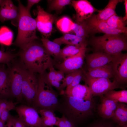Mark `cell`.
<instances>
[{"label":"cell","mask_w":127,"mask_h":127,"mask_svg":"<svg viewBox=\"0 0 127 127\" xmlns=\"http://www.w3.org/2000/svg\"><path fill=\"white\" fill-rule=\"evenodd\" d=\"M34 40L17 53L21 61L26 68L33 72L42 74L53 65L51 56L42 43Z\"/></svg>","instance_id":"1"},{"label":"cell","mask_w":127,"mask_h":127,"mask_svg":"<svg viewBox=\"0 0 127 127\" xmlns=\"http://www.w3.org/2000/svg\"><path fill=\"white\" fill-rule=\"evenodd\" d=\"M19 16L18 23V33L13 44L20 49L25 48L32 41L39 40L36 35L37 29L35 19L33 18L26 7L18 0Z\"/></svg>","instance_id":"2"},{"label":"cell","mask_w":127,"mask_h":127,"mask_svg":"<svg viewBox=\"0 0 127 127\" xmlns=\"http://www.w3.org/2000/svg\"><path fill=\"white\" fill-rule=\"evenodd\" d=\"M64 95V101L58 109L74 124V121L82 120L92 114L94 108L93 99L85 100Z\"/></svg>","instance_id":"3"},{"label":"cell","mask_w":127,"mask_h":127,"mask_svg":"<svg viewBox=\"0 0 127 127\" xmlns=\"http://www.w3.org/2000/svg\"><path fill=\"white\" fill-rule=\"evenodd\" d=\"M127 34H105L102 36H91L89 43L94 52H103L114 56L127 50Z\"/></svg>","instance_id":"4"},{"label":"cell","mask_w":127,"mask_h":127,"mask_svg":"<svg viewBox=\"0 0 127 127\" xmlns=\"http://www.w3.org/2000/svg\"><path fill=\"white\" fill-rule=\"evenodd\" d=\"M58 94L46 79L44 73L38 77V86L32 102L34 106L39 109H46L54 111L60 105Z\"/></svg>","instance_id":"5"},{"label":"cell","mask_w":127,"mask_h":127,"mask_svg":"<svg viewBox=\"0 0 127 127\" xmlns=\"http://www.w3.org/2000/svg\"><path fill=\"white\" fill-rule=\"evenodd\" d=\"M14 59L7 64L8 77L12 97L19 102H22L21 85L24 73L27 69L20 59Z\"/></svg>","instance_id":"6"},{"label":"cell","mask_w":127,"mask_h":127,"mask_svg":"<svg viewBox=\"0 0 127 127\" xmlns=\"http://www.w3.org/2000/svg\"><path fill=\"white\" fill-rule=\"evenodd\" d=\"M83 79L91 90L93 96L104 95L108 91L118 88H123L114 79L111 82L109 79L104 78H93L84 76Z\"/></svg>","instance_id":"7"},{"label":"cell","mask_w":127,"mask_h":127,"mask_svg":"<svg viewBox=\"0 0 127 127\" xmlns=\"http://www.w3.org/2000/svg\"><path fill=\"white\" fill-rule=\"evenodd\" d=\"M15 109L18 117L28 127H44L41 117L34 107L21 104L16 107Z\"/></svg>","instance_id":"8"},{"label":"cell","mask_w":127,"mask_h":127,"mask_svg":"<svg viewBox=\"0 0 127 127\" xmlns=\"http://www.w3.org/2000/svg\"><path fill=\"white\" fill-rule=\"evenodd\" d=\"M37 15L35 19L37 29L42 36L48 38L51 35L53 24L57 20V15L47 12L40 5H37Z\"/></svg>","instance_id":"9"},{"label":"cell","mask_w":127,"mask_h":127,"mask_svg":"<svg viewBox=\"0 0 127 127\" xmlns=\"http://www.w3.org/2000/svg\"><path fill=\"white\" fill-rule=\"evenodd\" d=\"M114 79L119 85L127 83V54L122 52L113 56L110 63Z\"/></svg>","instance_id":"10"},{"label":"cell","mask_w":127,"mask_h":127,"mask_svg":"<svg viewBox=\"0 0 127 127\" xmlns=\"http://www.w3.org/2000/svg\"><path fill=\"white\" fill-rule=\"evenodd\" d=\"M36 73L27 70L23 77L21 93L29 103H32L36 95L38 86V77Z\"/></svg>","instance_id":"11"},{"label":"cell","mask_w":127,"mask_h":127,"mask_svg":"<svg viewBox=\"0 0 127 127\" xmlns=\"http://www.w3.org/2000/svg\"><path fill=\"white\" fill-rule=\"evenodd\" d=\"M87 46L82 47L75 55L55 64V68L67 74L81 68L85 58Z\"/></svg>","instance_id":"12"},{"label":"cell","mask_w":127,"mask_h":127,"mask_svg":"<svg viewBox=\"0 0 127 127\" xmlns=\"http://www.w3.org/2000/svg\"><path fill=\"white\" fill-rule=\"evenodd\" d=\"M83 20L90 36L91 35L92 36L96 33H100L105 34L114 35L124 34L121 30L111 27L106 22L98 20L95 14H93L89 18Z\"/></svg>","instance_id":"13"},{"label":"cell","mask_w":127,"mask_h":127,"mask_svg":"<svg viewBox=\"0 0 127 127\" xmlns=\"http://www.w3.org/2000/svg\"><path fill=\"white\" fill-rule=\"evenodd\" d=\"M71 4L76 12L75 22H81L88 19L98 10L86 0H71Z\"/></svg>","instance_id":"14"},{"label":"cell","mask_w":127,"mask_h":127,"mask_svg":"<svg viewBox=\"0 0 127 127\" xmlns=\"http://www.w3.org/2000/svg\"><path fill=\"white\" fill-rule=\"evenodd\" d=\"M0 5V21L4 22L11 20L13 25L18 26L19 16L18 7L10 0H4Z\"/></svg>","instance_id":"15"},{"label":"cell","mask_w":127,"mask_h":127,"mask_svg":"<svg viewBox=\"0 0 127 127\" xmlns=\"http://www.w3.org/2000/svg\"><path fill=\"white\" fill-rule=\"evenodd\" d=\"M113 56L101 52H95L86 54L87 68L88 70L106 65L110 63Z\"/></svg>","instance_id":"16"},{"label":"cell","mask_w":127,"mask_h":127,"mask_svg":"<svg viewBox=\"0 0 127 127\" xmlns=\"http://www.w3.org/2000/svg\"><path fill=\"white\" fill-rule=\"evenodd\" d=\"M60 93L85 100L93 99L91 91L89 87L86 85L79 84L69 90L62 91Z\"/></svg>","instance_id":"17"},{"label":"cell","mask_w":127,"mask_h":127,"mask_svg":"<svg viewBox=\"0 0 127 127\" xmlns=\"http://www.w3.org/2000/svg\"><path fill=\"white\" fill-rule=\"evenodd\" d=\"M101 101L98 107V112L105 119L111 118L117 108L118 102H116L103 95L100 96Z\"/></svg>","instance_id":"18"},{"label":"cell","mask_w":127,"mask_h":127,"mask_svg":"<svg viewBox=\"0 0 127 127\" xmlns=\"http://www.w3.org/2000/svg\"><path fill=\"white\" fill-rule=\"evenodd\" d=\"M12 97L7 68L2 65L0 66V99Z\"/></svg>","instance_id":"19"},{"label":"cell","mask_w":127,"mask_h":127,"mask_svg":"<svg viewBox=\"0 0 127 127\" xmlns=\"http://www.w3.org/2000/svg\"><path fill=\"white\" fill-rule=\"evenodd\" d=\"M53 42L60 46L62 44L72 45L81 47L87 45V42L86 39L69 33L65 34L59 38L55 39Z\"/></svg>","instance_id":"20"},{"label":"cell","mask_w":127,"mask_h":127,"mask_svg":"<svg viewBox=\"0 0 127 127\" xmlns=\"http://www.w3.org/2000/svg\"><path fill=\"white\" fill-rule=\"evenodd\" d=\"M85 76L91 78L109 79L114 77L110 63L102 66L88 70V72L85 73Z\"/></svg>","instance_id":"21"},{"label":"cell","mask_w":127,"mask_h":127,"mask_svg":"<svg viewBox=\"0 0 127 127\" xmlns=\"http://www.w3.org/2000/svg\"><path fill=\"white\" fill-rule=\"evenodd\" d=\"M122 0H110L106 7L102 10H98V13L95 15L98 20L106 22L111 16L116 14L115 9L117 4L123 1Z\"/></svg>","instance_id":"22"},{"label":"cell","mask_w":127,"mask_h":127,"mask_svg":"<svg viewBox=\"0 0 127 127\" xmlns=\"http://www.w3.org/2000/svg\"><path fill=\"white\" fill-rule=\"evenodd\" d=\"M113 120L118 125L121 126L127 123V106L124 103H119L111 117Z\"/></svg>","instance_id":"23"},{"label":"cell","mask_w":127,"mask_h":127,"mask_svg":"<svg viewBox=\"0 0 127 127\" xmlns=\"http://www.w3.org/2000/svg\"><path fill=\"white\" fill-rule=\"evenodd\" d=\"M106 22L112 28L121 30L127 34V22L124 20L123 17L118 16L116 14L111 16Z\"/></svg>","instance_id":"24"},{"label":"cell","mask_w":127,"mask_h":127,"mask_svg":"<svg viewBox=\"0 0 127 127\" xmlns=\"http://www.w3.org/2000/svg\"><path fill=\"white\" fill-rule=\"evenodd\" d=\"M42 43L48 53L56 60L61 51L60 46L56 43L49 40L42 35L41 39Z\"/></svg>","instance_id":"25"},{"label":"cell","mask_w":127,"mask_h":127,"mask_svg":"<svg viewBox=\"0 0 127 127\" xmlns=\"http://www.w3.org/2000/svg\"><path fill=\"white\" fill-rule=\"evenodd\" d=\"M81 47L74 45H67L61 49L58 56L56 60L61 61V62L77 54Z\"/></svg>","instance_id":"26"},{"label":"cell","mask_w":127,"mask_h":127,"mask_svg":"<svg viewBox=\"0 0 127 127\" xmlns=\"http://www.w3.org/2000/svg\"><path fill=\"white\" fill-rule=\"evenodd\" d=\"M103 95L117 102L127 103V91L126 90L118 91L112 90Z\"/></svg>","instance_id":"27"},{"label":"cell","mask_w":127,"mask_h":127,"mask_svg":"<svg viewBox=\"0 0 127 127\" xmlns=\"http://www.w3.org/2000/svg\"><path fill=\"white\" fill-rule=\"evenodd\" d=\"M74 22L69 18L64 16L58 20L56 23L58 28L65 33H69L72 31Z\"/></svg>","instance_id":"28"},{"label":"cell","mask_w":127,"mask_h":127,"mask_svg":"<svg viewBox=\"0 0 127 127\" xmlns=\"http://www.w3.org/2000/svg\"><path fill=\"white\" fill-rule=\"evenodd\" d=\"M13 33L7 27L3 26L0 28V44L9 46L11 44L13 40Z\"/></svg>","instance_id":"29"},{"label":"cell","mask_w":127,"mask_h":127,"mask_svg":"<svg viewBox=\"0 0 127 127\" xmlns=\"http://www.w3.org/2000/svg\"><path fill=\"white\" fill-rule=\"evenodd\" d=\"M48 4V10L50 11H55L57 13H60L66 5L71 4V0H47Z\"/></svg>","instance_id":"30"},{"label":"cell","mask_w":127,"mask_h":127,"mask_svg":"<svg viewBox=\"0 0 127 127\" xmlns=\"http://www.w3.org/2000/svg\"><path fill=\"white\" fill-rule=\"evenodd\" d=\"M72 31L74 32L76 36L86 39L90 36L84 20L74 22Z\"/></svg>","instance_id":"31"},{"label":"cell","mask_w":127,"mask_h":127,"mask_svg":"<svg viewBox=\"0 0 127 127\" xmlns=\"http://www.w3.org/2000/svg\"><path fill=\"white\" fill-rule=\"evenodd\" d=\"M17 56V53L14 54L9 51L4 52L0 50V63L8 64Z\"/></svg>","instance_id":"32"},{"label":"cell","mask_w":127,"mask_h":127,"mask_svg":"<svg viewBox=\"0 0 127 127\" xmlns=\"http://www.w3.org/2000/svg\"><path fill=\"white\" fill-rule=\"evenodd\" d=\"M83 69L81 68L76 71V73L71 83L67 87L66 90H69L79 84V83L85 75Z\"/></svg>","instance_id":"33"},{"label":"cell","mask_w":127,"mask_h":127,"mask_svg":"<svg viewBox=\"0 0 127 127\" xmlns=\"http://www.w3.org/2000/svg\"><path fill=\"white\" fill-rule=\"evenodd\" d=\"M16 107L15 103L12 101L6 99H0V119L1 114L3 111L8 108L15 109Z\"/></svg>","instance_id":"34"},{"label":"cell","mask_w":127,"mask_h":127,"mask_svg":"<svg viewBox=\"0 0 127 127\" xmlns=\"http://www.w3.org/2000/svg\"><path fill=\"white\" fill-rule=\"evenodd\" d=\"M41 118L44 127H52L54 125H56L57 121V117L56 116L51 118Z\"/></svg>","instance_id":"35"},{"label":"cell","mask_w":127,"mask_h":127,"mask_svg":"<svg viewBox=\"0 0 127 127\" xmlns=\"http://www.w3.org/2000/svg\"><path fill=\"white\" fill-rule=\"evenodd\" d=\"M49 71L48 73L46 74L44 73L45 77L49 82L55 79L57 71L55 70L53 65H51L49 68Z\"/></svg>","instance_id":"36"},{"label":"cell","mask_w":127,"mask_h":127,"mask_svg":"<svg viewBox=\"0 0 127 127\" xmlns=\"http://www.w3.org/2000/svg\"><path fill=\"white\" fill-rule=\"evenodd\" d=\"M41 117L51 118L56 116L54 111L46 109H39L37 110Z\"/></svg>","instance_id":"37"},{"label":"cell","mask_w":127,"mask_h":127,"mask_svg":"<svg viewBox=\"0 0 127 127\" xmlns=\"http://www.w3.org/2000/svg\"><path fill=\"white\" fill-rule=\"evenodd\" d=\"M11 118L14 127H29L18 117L11 115Z\"/></svg>","instance_id":"38"},{"label":"cell","mask_w":127,"mask_h":127,"mask_svg":"<svg viewBox=\"0 0 127 127\" xmlns=\"http://www.w3.org/2000/svg\"><path fill=\"white\" fill-rule=\"evenodd\" d=\"M55 80H56L60 82L64 88L66 87L65 83L64 73L61 71L59 70L57 71Z\"/></svg>","instance_id":"39"},{"label":"cell","mask_w":127,"mask_h":127,"mask_svg":"<svg viewBox=\"0 0 127 127\" xmlns=\"http://www.w3.org/2000/svg\"><path fill=\"white\" fill-rule=\"evenodd\" d=\"M12 110L13 109L11 108H8L3 111L1 114L0 119L5 122H7L11 115L9 111Z\"/></svg>","instance_id":"40"},{"label":"cell","mask_w":127,"mask_h":127,"mask_svg":"<svg viewBox=\"0 0 127 127\" xmlns=\"http://www.w3.org/2000/svg\"><path fill=\"white\" fill-rule=\"evenodd\" d=\"M76 72V71L68 74L65 77V83L66 87L69 86L72 82Z\"/></svg>","instance_id":"41"},{"label":"cell","mask_w":127,"mask_h":127,"mask_svg":"<svg viewBox=\"0 0 127 127\" xmlns=\"http://www.w3.org/2000/svg\"><path fill=\"white\" fill-rule=\"evenodd\" d=\"M89 127H114L111 124L104 122H99Z\"/></svg>","instance_id":"42"},{"label":"cell","mask_w":127,"mask_h":127,"mask_svg":"<svg viewBox=\"0 0 127 127\" xmlns=\"http://www.w3.org/2000/svg\"><path fill=\"white\" fill-rule=\"evenodd\" d=\"M57 121L56 125L58 127H65V123L62 115L61 118L57 117Z\"/></svg>","instance_id":"43"},{"label":"cell","mask_w":127,"mask_h":127,"mask_svg":"<svg viewBox=\"0 0 127 127\" xmlns=\"http://www.w3.org/2000/svg\"><path fill=\"white\" fill-rule=\"evenodd\" d=\"M41 1L40 0H28L27 6L26 7L27 9L30 11L32 6L34 4H37Z\"/></svg>","instance_id":"44"},{"label":"cell","mask_w":127,"mask_h":127,"mask_svg":"<svg viewBox=\"0 0 127 127\" xmlns=\"http://www.w3.org/2000/svg\"><path fill=\"white\" fill-rule=\"evenodd\" d=\"M63 115L65 123V127H75L73 123L69 121L64 115Z\"/></svg>","instance_id":"45"},{"label":"cell","mask_w":127,"mask_h":127,"mask_svg":"<svg viewBox=\"0 0 127 127\" xmlns=\"http://www.w3.org/2000/svg\"><path fill=\"white\" fill-rule=\"evenodd\" d=\"M124 1L125 14L124 16L123 17V18L125 21H126L127 19V0H125Z\"/></svg>","instance_id":"46"},{"label":"cell","mask_w":127,"mask_h":127,"mask_svg":"<svg viewBox=\"0 0 127 127\" xmlns=\"http://www.w3.org/2000/svg\"><path fill=\"white\" fill-rule=\"evenodd\" d=\"M5 123L0 119V127H5Z\"/></svg>","instance_id":"47"},{"label":"cell","mask_w":127,"mask_h":127,"mask_svg":"<svg viewBox=\"0 0 127 127\" xmlns=\"http://www.w3.org/2000/svg\"><path fill=\"white\" fill-rule=\"evenodd\" d=\"M116 127H127V124L121 126L118 125Z\"/></svg>","instance_id":"48"},{"label":"cell","mask_w":127,"mask_h":127,"mask_svg":"<svg viewBox=\"0 0 127 127\" xmlns=\"http://www.w3.org/2000/svg\"><path fill=\"white\" fill-rule=\"evenodd\" d=\"M4 0H0V5L3 2Z\"/></svg>","instance_id":"49"},{"label":"cell","mask_w":127,"mask_h":127,"mask_svg":"<svg viewBox=\"0 0 127 127\" xmlns=\"http://www.w3.org/2000/svg\"></svg>","instance_id":"50"}]
</instances>
